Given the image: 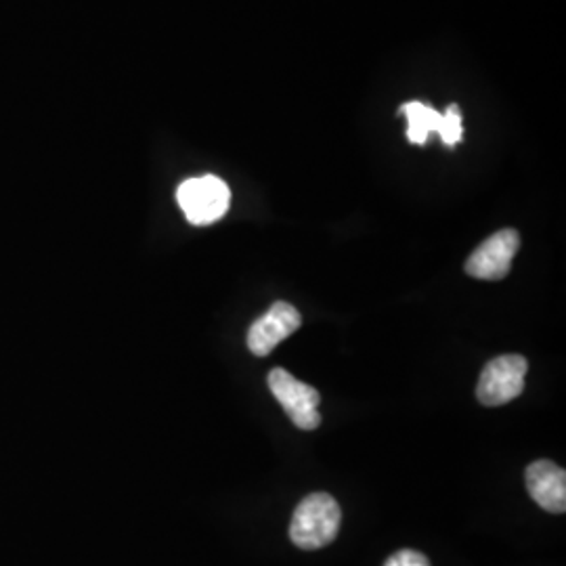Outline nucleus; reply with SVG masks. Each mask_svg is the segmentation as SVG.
<instances>
[{
    "label": "nucleus",
    "instance_id": "obj_9",
    "mask_svg": "<svg viewBox=\"0 0 566 566\" xmlns=\"http://www.w3.org/2000/svg\"><path fill=\"white\" fill-rule=\"evenodd\" d=\"M441 142L446 143L447 147H453L462 142L464 137V128H462V109L460 105H449L446 114H443V124L439 130Z\"/></svg>",
    "mask_w": 566,
    "mask_h": 566
},
{
    "label": "nucleus",
    "instance_id": "obj_3",
    "mask_svg": "<svg viewBox=\"0 0 566 566\" xmlns=\"http://www.w3.org/2000/svg\"><path fill=\"white\" fill-rule=\"evenodd\" d=\"M177 200L189 223L212 224L227 214L231 203V191L223 179L206 175L181 182Z\"/></svg>",
    "mask_w": 566,
    "mask_h": 566
},
{
    "label": "nucleus",
    "instance_id": "obj_4",
    "mask_svg": "<svg viewBox=\"0 0 566 566\" xmlns=\"http://www.w3.org/2000/svg\"><path fill=\"white\" fill-rule=\"evenodd\" d=\"M269 390L271 395L282 403L290 420L298 426L301 430H315L322 424L319 416V403L322 397L317 388L304 385L298 378H294L283 367H275L269 371Z\"/></svg>",
    "mask_w": 566,
    "mask_h": 566
},
{
    "label": "nucleus",
    "instance_id": "obj_5",
    "mask_svg": "<svg viewBox=\"0 0 566 566\" xmlns=\"http://www.w3.org/2000/svg\"><path fill=\"white\" fill-rule=\"evenodd\" d=\"M521 248V235L514 229H502L486 238L470 259L465 261V273L474 280L500 282L510 273L512 259Z\"/></svg>",
    "mask_w": 566,
    "mask_h": 566
},
{
    "label": "nucleus",
    "instance_id": "obj_8",
    "mask_svg": "<svg viewBox=\"0 0 566 566\" xmlns=\"http://www.w3.org/2000/svg\"><path fill=\"white\" fill-rule=\"evenodd\" d=\"M399 114L407 120V139L413 145H426L432 133L439 135L443 114L432 105L422 102H409L401 105Z\"/></svg>",
    "mask_w": 566,
    "mask_h": 566
},
{
    "label": "nucleus",
    "instance_id": "obj_6",
    "mask_svg": "<svg viewBox=\"0 0 566 566\" xmlns=\"http://www.w3.org/2000/svg\"><path fill=\"white\" fill-rule=\"evenodd\" d=\"M303 325V315L294 304L273 303L271 308L259 317L254 324L250 325L245 343L252 355L256 357H266L275 350L277 344H282L285 338H290L294 332H298Z\"/></svg>",
    "mask_w": 566,
    "mask_h": 566
},
{
    "label": "nucleus",
    "instance_id": "obj_2",
    "mask_svg": "<svg viewBox=\"0 0 566 566\" xmlns=\"http://www.w3.org/2000/svg\"><path fill=\"white\" fill-rule=\"evenodd\" d=\"M528 361L523 355H500L483 367L476 399L485 407H502L518 399L525 390Z\"/></svg>",
    "mask_w": 566,
    "mask_h": 566
},
{
    "label": "nucleus",
    "instance_id": "obj_10",
    "mask_svg": "<svg viewBox=\"0 0 566 566\" xmlns=\"http://www.w3.org/2000/svg\"><path fill=\"white\" fill-rule=\"evenodd\" d=\"M385 566H430L424 554L416 552V549H401L397 554H392Z\"/></svg>",
    "mask_w": 566,
    "mask_h": 566
},
{
    "label": "nucleus",
    "instance_id": "obj_7",
    "mask_svg": "<svg viewBox=\"0 0 566 566\" xmlns=\"http://www.w3.org/2000/svg\"><path fill=\"white\" fill-rule=\"evenodd\" d=\"M526 489L537 506L552 514L566 510V472L549 460H537L526 468Z\"/></svg>",
    "mask_w": 566,
    "mask_h": 566
},
{
    "label": "nucleus",
    "instance_id": "obj_1",
    "mask_svg": "<svg viewBox=\"0 0 566 566\" xmlns=\"http://www.w3.org/2000/svg\"><path fill=\"white\" fill-rule=\"evenodd\" d=\"M343 510L329 493H311L296 507L290 523V539L301 549L329 546L340 531Z\"/></svg>",
    "mask_w": 566,
    "mask_h": 566
}]
</instances>
